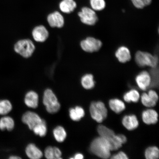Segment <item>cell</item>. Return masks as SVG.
<instances>
[{
	"label": "cell",
	"mask_w": 159,
	"mask_h": 159,
	"mask_svg": "<svg viewBox=\"0 0 159 159\" xmlns=\"http://www.w3.org/2000/svg\"><path fill=\"white\" fill-rule=\"evenodd\" d=\"M90 150L93 154L101 158L108 159L111 156V150L108 140L100 136L91 142Z\"/></svg>",
	"instance_id": "obj_1"
},
{
	"label": "cell",
	"mask_w": 159,
	"mask_h": 159,
	"mask_svg": "<svg viewBox=\"0 0 159 159\" xmlns=\"http://www.w3.org/2000/svg\"><path fill=\"white\" fill-rule=\"evenodd\" d=\"M43 102L46 110L50 114H56L59 112L61 108L56 95L50 89H46L43 92Z\"/></svg>",
	"instance_id": "obj_2"
},
{
	"label": "cell",
	"mask_w": 159,
	"mask_h": 159,
	"mask_svg": "<svg viewBox=\"0 0 159 159\" xmlns=\"http://www.w3.org/2000/svg\"><path fill=\"white\" fill-rule=\"evenodd\" d=\"M135 60L137 64L140 67L148 66L153 68L157 67L158 63L157 56L145 52H137L135 54Z\"/></svg>",
	"instance_id": "obj_3"
},
{
	"label": "cell",
	"mask_w": 159,
	"mask_h": 159,
	"mask_svg": "<svg viewBox=\"0 0 159 159\" xmlns=\"http://www.w3.org/2000/svg\"><path fill=\"white\" fill-rule=\"evenodd\" d=\"M35 48L32 41L29 39L20 40L15 43L14 46L16 52L26 58L31 56Z\"/></svg>",
	"instance_id": "obj_4"
},
{
	"label": "cell",
	"mask_w": 159,
	"mask_h": 159,
	"mask_svg": "<svg viewBox=\"0 0 159 159\" xmlns=\"http://www.w3.org/2000/svg\"><path fill=\"white\" fill-rule=\"evenodd\" d=\"M89 112L92 118L99 123L102 122L107 118L108 113L104 103L101 101L91 103Z\"/></svg>",
	"instance_id": "obj_5"
},
{
	"label": "cell",
	"mask_w": 159,
	"mask_h": 159,
	"mask_svg": "<svg viewBox=\"0 0 159 159\" xmlns=\"http://www.w3.org/2000/svg\"><path fill=\"white\" fill-rule=\"evenodd\" d=\"M80 20L83 23L89 25H94L98 21V17L93 9L84 7L78 14Z\"/></svg>",
	"instance_id": "obj_6"
},
{
	"label": "cell",
	"mask_w": 159,
	"mask_h": 159,
	"mask_svg": "<svg viewBox=\"0 0 159 159\" xmlns=\"http://www.w3.org/2000/svg\"><path fill=\"white\" fill-rule=\"evenodd\" d=\"M102 42L92 37H88L83 40L80 46L83 50L87 52L92 53L99 50L102 47Z\"/></svg>",
	"instance_id": "obj_7"
},
{
	"label": "cell",
	"mask_w": 159,
	"mask_h": 159,
	"mask_svg": "<svg viewBox=\"0 0 159 159\" xmlns=\"http://www.w3.org/2000/svg\"><path fill=\"white\" fill-rule=\"evenodd\" d=\"M43 119L37 113L31 111L25 112L21 117L22 122L31 130L36 125L41 122Z\"/></svg>",
	"instance_id": "obj_8"
},
{
	"label": "cell",
	"mask_w": 159,
	"mask_h": 159,
	"mask_svg": "<svg viewBox=\"0 0 159 159\" xmlns=\"http://www.w3.org/2000/svg\"><path fill=\"white\" fill-rule=\"evenodd\" d=\"M47 21L52 27L61 28L64 25V19L62 15L59 12L55 11L50 14L47 17Z\"/></svg>",
	"instance_id": "obj_9"
},
{
	"label": "cell",
	"mask_w": 159,
	"mask_h": 159,
	"mask_svg": "<svg viewBox=\"0 0 159 159\" xmlns=\"http://www.w3.org/2000/svg\"><path fill=\"white\" fill-rule=\"evenodd\" d=\"M32 36L34 39L37 42L42 43L45 41L49 36V32L44 26H37L33 29Z\"/></svg>",
	"instance_id": "obj_10"
},
{
	"label": "cell",
	"mask_w": 159,
	"mask_h": 159,
	"mask_svg": "<svg viewBox=\"0 0 159 159\" xmlns=\"http://www.w3.org/2000/svg\"><path fill=\"white\" fill-rule=\"evenodd\" d=\"M136 81L139 88L143 90H146L150 87L151 84L150 73L146 71H142L137 75Z\"/></svg>",
	"instance_id": "obj_11"
},
{
	"label": "cell",
	"mask_w": 159,
	"mask_h": 159,
	"mask_svg": "<svg viewBox=\"0 0 159 159\" xmlns=\"http://www.w3.org/2000/svg\"><path fill=\"white\" fill-rule=\"evenodd\" d=\"M39 94L35 91H29L25 95V104L29 108L36 109L39 106Z\"/></svg>",
	"instance_id": "obj_12"
},
{
	"label": "cell",
	"mask_w": 159,
	"mask_h": 159,
	"mask_svg": "<svg viewBox=\"0 0 159 159\" xmlns=\"http://www.w3.org/2000/svg\"><path fill=\"white\" fill-rule=\"evenodd\" d=\"M25 153L28 157L31 159H41L43 156L40 149L33 143H29L26 147Z\"/></svg>",
	"instance_id": "obj_13"
},
{
	"label": "cell",
	"mask_w": 159,
	"mask_h": 159,
	"mask_svg": "<svg viewBox=\"0 0 159 159\" xmlns=\"http://www.w3.org/2000/svg\"><path fill=\"white\" fill-rule=\"evenodd\" d=\"M142 117L143 121L146 124H155L158 122V114L153 109H149L143 111Z\"/></svg>",
	"instance_id": "obj_14"
},
{
	"label": "cell",
	"mask_w": 159,
	"mask_h": 159,
	"mask_svg": "<svg viewBox=\"0 0 159 159\" xmlns=\"http://www.w3.org/2000/svg\"><path fill=\"white\" fill-rule=\"evenodd\" d=\"M115 56L119 62L125 63L130 61L131 55L130 50L127 47L121 46L115 52Z\"/></svg>",
	"instance_id": "obj_15"
},
{
	"label": "cell",
	"mask_w": 159,
	"mask_h": 159,
	"mask_svg": "<svg viewBox=\"0 0 159 159\" xmlns=\"http://www.w3.org/2000/svg\"><path fill=\"white\" fill-rule=\"evenodd\" d=\"M123 125L129 130H134L138 128L139 123L137 117L134 115H126L123 118Z\"/></svg>",
	"instance_id": "obj_16"
},
{
	"label": "cell",
	"mask_w": 159,
	"mask_h": 159,
	"mask_svg": "<svg viewBox=\"0 0 159 159\" xmlns=\"http://www.w3.org/2000/svg\"><path fill=\"white\" fill-rule=\"evenodd\" d=\"M69 115L70 118L72 120L79 121L84 116V111L82 107L76 106L69 109Z\"/></svg>",
	"instance_id": "obj_17"
},
{
	"label": "cell",
	"mask_w": 159,
	"mask_h": 159,
	"mask_svg": "<svg viewBox=\"0 0 159 159\" xmlns=\"http://www.w3.org/2000/svg\"><path fill=\"white\" fill-rule=\"evenodd\" d=\"M15 126V121L11 117L5 116L0 119V129L2 130H7L11 131L13 130Z\"/></svg>",
	"instance_id": "obj_18"
},
{
	"label": "cell",
	"mask_w": 159,
	"mask_h": 159,
	"mask_svg": "<svg viewBox=\"0 0 159 159\" xmlns=\"http://www.w3.org/2000/svg\"><path fill=\"white\" fill-rule=\"evenodd\" d=\"M76 7V3L74 0H63L59 4L61 11L65 13L72 12Z\"/></svg>",
	"instance_id": "obj_19"
},
{
	"label": "cell",
	"mask_w": 159,
	"mask_h": 159,
	"mask_svg": "<svg viewBox=\"0 0 159 159\" xmlns=\"http://www.w3.org/2000/svg\"><path fill=\"white\" fill-rule=\"evenodd\" d=\"M53 134L55 140L58 143L64 142L67 136L66 130L64 127L60 125L53 129Z\"/></svg>",
	"instance_id": "obj_20"
},
{
	"label": "cell",
	"mask_w": 159,
	"mask_h": 159,
	"mask_svg": "<svg viewBox=\"0 0 159 159\" xmlns=\"http://www.w3.org/2000/svg\"><path fill=\"white\" fill-rule=\"evenodd\" d=\"M110 108L115 113L119 114L125 109V105L124 102L118 99H111L109 101Z\"/></svg>",
	"instance_id": "obj_21"
},
{
	"label": "cell",
	"mask_w": 159,
	"mask_h": 159,
	"mask_svg": "<svg viewBox=\"0 0 159 159\" xmlns=\"http://www.w3.org/2000/svg\"><path fill=\"white\" fill-rule=\"evenodd\" d=\"M34 134L40 137H44L47 135L48 131L47 123L44 119L37 124L32 130Z\"/></svg>",
	"instance_id": "obj_22"
},
{
	"label": "cell",
	"mask_w": 159,
	"mask_h": 159,
	"mask_svg": "<svg viewBox=\"0 0 159 159\" xmlns=\"http://www.w3.org/2000/svg\"><path fill=\"white\" fill-rule=\"evenodd\" d=\"M81 85L85 89H89L94 88L95 81L92 75L87 74L83 75L81 79Z\"/></svg>",
	"instance_id": "obj_23"
},
{
	"label": "cell",
	"mask_w": 159,
	"mask_h": 159,
	"mask_svg": "<svg viewBox=\"0 0 159 159\" xmlns=\"http://www.w3.org/2000/svg\"><path fill=\"white\" fill-rule=\"evenodd\" d=\"M97 131L100 137L106 139L114 136L115 134L114 131L103 125H99L97 128Z\"/></svg>",
	"instance_id": "obj_24"
},
{
	"label": "cell",
	"mask_w": 159,
	"mask_h": 159,
	"mask_svg": "<svg viewBox=\"0 0 159 159\" xmlns=\"http://www.w3.org/2000/svg\"><path fill=\"white\" fill-rule=\"evenodd\" d=\"M140 98V94L138 91L133 89L125 94L124 96V100L127 102H138Z\"/></svg>",
	"instance_id": "obj_25"
},
{
	"label": "cell",
	"mask_w": 159,
	"mask_h": 159,
	"mask_svg": "<svg viewBox=\"0 0 159 159\" xmlns=\"http://www.w3.org/2000/svg\"><path fill=\"white\" fill-rule=\"evenodd\" d=\"M151 84L150 87L152 88H157L158 86L159 71L157 67H153L150 71Z\"/></svg>",
	"instance_id": "obj_26"
},
{
	"label": "cell",
	"mask_w": 159,
	"mask_h": 159,
	"mask_svg": "<svg viewBox=\"0 0 159 159\" xmlns=\"http://www.w3.org/2000/svg\"><path fill=\"white\" fill-rule=\"evenodd\" d=\"M12 109V105L7 99L0 100V115H5L8 114Z\"/></svg>",
	"instance_id": "obj_27"
},
{
	"label": "cell",
	"mask_w": 159,
	"mask_h": 159,
	"mask_svg": "<svg viewBox=\"0 0 159 159\" xmlns=\"http://www.w3.org/2000/svg\"><path fill=\"white\" fill-rule=\"evenodd\" d=\"M145 156L147 159H157L159 158V151L156 146L149 147L145 152Z\"/></svg>",
	"instance_id": "obj_28"
},
{
	"label": "cell",
	"mask_w": 159,
	"mask_h": 159,
	"mask_svg": "<svg viewBox=\"0 0 159 159\" xmlns=\"http://www.w3.org/2000/svg\"><path fill=\"white\" fill-rule=\"evenodd\" d=\"M90 4L93 10L101 11L106 7V3L104 0H90Z\"/></svg>",
	"instance_id": "obj_29"
},
{
	"label": "cell",
	"mask_w": 159,
	"mask_h": 159,
	"mask_svg": "<svg viewBox=\"0 0 159 159\" xmlns=\"http://www.w3.org/2000/svg\"><path fill=\"white\" fill-rule=\"evenodd\" d=\"M141 100L143 105L148 107H154L157 103L146 93H143L141 97Z\"/></svg>",
	"instance_id": "obj_30"
},
{
	"label": "cell",
	"mask_w": 159,
	"mask_h": 159,
	"mask_svg": "<svg viewBox=\"0 0 159 159\" xmlns=\"http://www.w3.org/2000/svg\"><path fill=\"white\" fill-rule=\"evenodd\" d=\"M44 155L45 157L47 159H55L54 147H47L44 150Z\"/></svg>",
	"instance_id": "obj_31"
},
{
	"label": "cell",
	"mask_w": 159,
	"mask_h": 159,
	"mask_svg": "<svg viewBox=\"0 0 159 159\" xmlns=\"http://www.w3.org/2000/svg\"><path fill=\"white\" fill-rule=\"evenodd\" d=\"M133 5L137 8L142 9L145 6L142 0H131Z\"/></svg>",
	"instance_id": "obj_32"
},
{
	"label": "cell",
	"mask_w": 159,
	"mask_h": 159,
	"mask_svg": "<svg viewBox=\"0 0 159 159\" xmlns=\"http://www.w3.org/2000/svg\"><path fill=\"white\" fill-rule=\"evenodd\" d=\"M111 158L113 159H128V157L124 152H120L114 155Z\"/></svg>",
	"instance_id": "obj_33"
},
{
	"label": "cell",
	"mask_w": 159,
	"mask_h": 159,
	"mask_svg": "<svg viewBox=\"0 0 159 159\" xmlns=\"http://www.w3.org/2000/svg\"><path fill=\"white\" fill-rule=\"evenodd\" d=\"M148 95L155 102H157L158 100V96L156 91L153 90L149 91Z\"/></svg>",
	"instance_id": "obj_34"
},
{
	"label": "cell",
	"mask_w": 159,
	"mask_h": 159,
	"mask_svg": "<svg viewBox=\"0 0 159 159\" xmlns=\"http://www.w3.org/2000/svg\"><path fill=\"white\" fill-rule=\"evenodd\" d=\"M118 136L119 139L122 142V144H124L126 143L127 142V138L123 134H118Z\"/></svg>",
	"instance_id": "obj_35"
},
{
	"label": "cell",
	"mask_w": 159,
	"mask_h": 159,
	"mask_svg": "<svg viewBox=\"0 0 159 159\" xmlns=\"http://www.w3.org/2000/svg\"><path fill=\"white\" fill-rule=\"evenodd\" d=\"M83 158H84L83 155L82 154L78 153L75 154L74 156V157L73 158L75 159H82Z\"/></svg>",
	"instance_id": "obj_36"
},
{
	"label": "cell",
	"mask_w": 159,
	"mask_h": 159,
	"mask_svg": "<svg viewBox=\"0 0 159 159\" xmlns=\"http://www.w3.org/2000/svg\"><path fill=\"white\" fill-rule=\"evenodd\" d=\"M143 3L145 6H148L151 4L152 3V0H142Z\"/></svg>",
	"instance_id": "obj_37"
},
{
	"label": "cell",
	"mask_w": 159,
	"mask_h": 159,
	"mask_svg": "<svg viewBox=\"0 0 159 159\" xmlns=\"http://www.w3.org/2000/svg\"><path fill=\"white\" fill-rule=\"evenodd\" d=\"M20 157L17 156H11L10 157L9 159H21Z\"/></svg>",
	"instance_id": "obj_38"
}]
</instances>
